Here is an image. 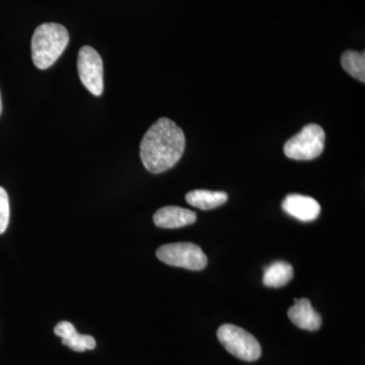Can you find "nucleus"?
<instances>
[{
  "mask_svg": "<svg viewBox=\"0 0 365 365\" xmlns=\"http://www.w3.org/2000/svg\"><path fill=\"white\" fill-rule=\"evenodd\" d=\"M186 139L182 129L169 118L151 125L140 143L143 165L153 174L172 169L184 153Z\"/></svg>",
  "mask_w": 365,
  "mask_h": 365,
  "instance_id": "1",
  "label": "nucleus"
},
{
  "mask_svg": "<svg viewBox=\"0 0 365 365\" xmlns=\"http://www.w3.org/2000/svg\"><path fill=\"white\" fill-rule=\"evenodd\" d=\"M69 43L66 26L56 23H45L38 26L32 38V57L39 69L51 67L61 56Z\"/></svg>",
  "mask_w": 365,
  "mask_h": 365,
  "instance_id": "2",
  "label": "nucleus"
},
{
  "mask_svg": "<svg viewBox=\"0 0 365 365\" xmlns=\"http://www.w3.org/2000/svg\"><path fill=\"white\" fill-rule=\"evenodd\" d=\"M326 134L318 124H307L299 133L288 139L284 153L294 160H312L319 157L325 146Z\"/></svg>",
  "mask_w": 365,
  "mask_h": 365,
  "instance_id": "3",
  "label": "nucleus"
},
{
  "mask_svg": "<svg viewBox=\"0 0 365 365\" xmlns=\"http://www.w3.org/2000/svg\"><path fill=\"white\" fill-rule=\"evenodd\" d=\"M217 338L230 354L244 361H255L260 359V343L252 334L240 327L225 324L220 327Z\"/></svg>",
  "mask_w": 365,
  "mask_h": 365,
  "instance_id": "4",
  "label": "nucleus"
},
{
  "mask_svg": "<svg viewBox=\"0 0 365 365\" xmlns=\"http://www.w3.org/2000/svg\"><path fill=\"white\" fill-rule=\"evenodd\" d=\"M157 257L174 267L199 271L206 267L208 260L202 249L193 242H174L158 248Z\"/></svg>",
  "mask_w": 365,
  "mask_h": 365,
  "instance_id": "5",
  "label": "nucleus"
},
{
  "mask_svg": "<svg viewBox=\"0 0 365 365\" xmlns=\"http://www.w3.org/2000/svg\"><path fill=\"white\" fill-rule=\"evenodd\" d=\"M78 69L83 85L96 97L104 91V66L100 54L91 46H83L78 52Z\"/></svg>",
  "mask_w": 365,
  "mask_h": 365,
  "instance_id": "6",
  "label": "nucleus"
},
{
  "mask_svg": "<svg viewBox=\"0 0 365 365\" xmlns=\"http://www.w3.org/2000/svg\"><path fill=\"white\" fill-rule=\"evenodd\" d=\"M282 208L287 215L300 222H313L321 213V206L316 199L299 194H289L282 202Z\"/></svg>",
  "mask_w": 365,
  "mask_h": 365,
  "instance_id": "7",
  "label": "nucleus"
},
{
  "mask_svg": "<svg viewBox=\"0 0 365 365\" xmlns=\"http://www.w3.org/2000/svg\"><path fill=\"white\" fill-rule=\"evenodd\" d=\"M197 215L189 209L179 206H165L158 209L153 215V222L158 227L179 228L193 225L196 222Z\"/></svg>",
  "mask_w": 365,
  "mask_h": 365,
  "instance_id": "8",
  "label": "nucleus"
},
{
  "mask_svg": "<svg viewBox=\"0 0 365 365\" xmlns=\"http://www.w3.org/2000/svg\"><path fill=\"white\" fill-rule=\"evenodd\" d=\"M288 318L295 326L307 331H317L321 328V314L314 311L307 299H294V304L288 309Z\"/></svg>",
  "mask_w": 365,
  "mask_h": 365,
  "instance_id": "9",
  "label": "nucleus"
},
{
  "mask_svg": "<svg viewBox=\"0 0 365 365\" xmlns=\"http://www.w3.org/2000/svg\"><path fill=\"white\" fill-rule=\"evenodd\" d=\"M55 335L62 339V344L66 345L73 351L83 352L86 350L95 349V338L90 335H81L76 330V327L69 322L63 321L57 324L54 328Z\"/></svg>",
  "mask_w": 365,
  "mask_h": 365,
  "instance_id": "10",
  "label": "nucleus"
},
{
  "mask_svg": "<svg viewBox=\"0 0 365 365\" xmlns=\"http://www.w3.org/2000/svg\"><path fill=\"white\" fill-rule=\"evenodd\" d=\"M227 194L225 192L208 191V190H194L186 195L187 202L201 210H211V209L220 207L227 202Z\"/></svg>",
  "mask_w": 365,
  "mask_h": 365,
  "instance_id": "11",
  "label": "nucleus"
},
{
  "mask_svg": "<svg viewBox=\"0 0 365 365\" xmlns=\"http://www.w3.org/2000/svg\"><path fill=\"white\" fill-rule=\"evenodd\" d=\"M294 277V268L284 261H276L264 271L263 283L268 287H284Z\"/></svg>",
  "mask_w": 365,
  "mask_h": 365,
  "instance_id": "12",
  "label": "nucleus"
},
{
  "mask_svg": "<svg viewBox=\"0 0 365 365\" xmlns=\"http://www.w3.org/2000/svg\"><path fill=\"white\" fill-rule=\"evenodd\" d=\"M343 69L352 78H356L360 83H365V54L364 52L348 50L341 57Z\"/></svg>",
  "mask_w": 365,
  "mask_h": 365,
  "instance_id": "13",
  "label": "nucleus"
},
{
  "mask_svg": "<svg viewBox=\"0 0 365 365\" xmlns=\"http://www.w3.org/2000/svg\"><path fill=\"white\" fill-rule=\"evenodd\" d=\"M9 215H11V208H9V199L6 190L0 187V235L6 232L9 227Z\"/></svg>",
  "mask_w": 365,
  "mask_h": 365,
  "instance_id": "14",
  "label": "nucleus"
},
{
  "mask_svg": "<svg viewBox=\"0 0 365 365\" xmlns=\"http://www.w3.org/2000/svg\"><path fill=\"white\" fill-rule=\"evenodd\" d=\"M2 112V102H1V95H0V115H1Z\"/></svg>",
  "mask_w": 365,
  "mask_h": 365,
  "instance_id": "15",
  "label": "nucleus"
}]
</instances>
